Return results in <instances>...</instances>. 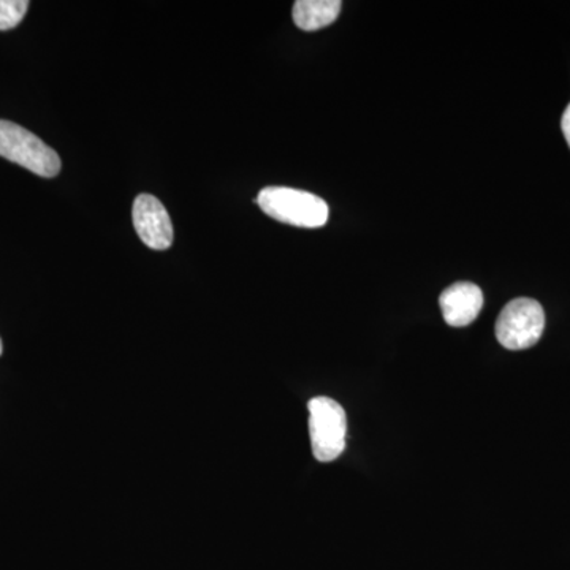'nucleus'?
<instances>
[{
    "instance_id": "obj_1",
    "label": "nucleus",
    "mask_w": 570,
    "mask_h": 570,
    "mask_svg": "<svg viewBox=\"0 0 570 570\" xmlns=\"http://www.w3.org/2000/svg\"><path fill=\"white\" fill-rule=\"evenodd\" d=\"M255 202L266 216L295 227H324L330 216L328 205L321 197L291 187H265Z\"/></svg>"
},
{
    "instance_id": "obj_2",
    "label": "nucleus",
    "mask_w": 570,
    "mask_h": 570,
    "mask_svg": "<svg viewBox=\"0 0 570 570\" xmlns=\"http://www.w3.org/2000/svg\"><path fill=\"white\" fill-rule=\"evenodd\" d=\"M0 157L21 165L41 178H55L61 171L59 154L18 124L0 119Z\"/></svg>"
},
{
    "instance_id": "obj_3",
    "label": "nucleus",
    "mask_w": 570,
    "mask_h": 570,
    "mask_svg": "<svg viewBox=\"0 0 570 570\" xmlns=\"http://www.w3.org/2000/svg\"><path fill=\"white\" fill-rule=\"evenodd\" d=\"M309 409V434L314 459L330 463L346 449L347 415L337 401L328 396L313 397Z\"/></svg>"
},
{
    "instance_id": "obj_4",
    "label": "nucleus",
    "mask_w": 570,
    "mask_h": 570,
    "mask_svg": "<svg viewBox=\"0 0 570 570\" xmlns=\"http://www.w3.org/2000/svg\"><path fill=\"white\" fill-rule=\"evenodd\" d=\"M546 330V311L532 298H515L504 306L497 321V337L509 351H524L539 343Z\"/></svg>"
},
{
    "instance_id": "obj_5",
    "label": "nucleus",
    "mask_w": 570,
    "mask_h": 570,
    "mask_svg": "<svg viewBox=\"0 0 570 570\" xmlns=\"http://www.w3.org/2000/svg\"><path fill=\"white\" fill-rule=\"evenodd\" d=\"M134 227L146 246L165 250L174 245L175 232L170 214L154 195L141 194L135 198L132 209Z\"/></svg>"
},
{
    "instance_id": "obj_6",
    "label": "nucleus",
    "mask_w": 570,
    "mask_h": 570,
    "mask_svg": "<svg viewBox=\"0 0 570 570\" xmlns=\"http://www.w3.org/2000/svg\"><path fill=\"white\" fill-rule=\"evenodd\" d=\"M442 317L450 326H468L479 317L483 292L472 283H456L445 288L439 298Z\"/></svg>"
},
{
    "instance_id": "obj_7",
    "label": "nucleus",
    "mask_w": 570,
    "mask_h": 570,
    "mask_svg": "<svg viewBox=\"0 0 570 570\" xmlns=\"http://www.w3.org/2000/svg\"><path fill=\"white\" fill-rule=\"evenodd\" d=\"M341 7L340 0H298L294 6L295 24L302 31H318L336 21Z\"/></svg>"
},
{
    "instance_id": "obj_8",
    "label": "nucleus",
    "mask_w": 570,
    "mask_h": 570,
    "mask_svg": "<svg viewBox=\"0 0 570 570\" xmlns=\"http://www.w3.org/2000/svg\"><path fill=\"white\" fill-rule=\"evenodd\" d=\"M28 0H0V31L17 28L28 13Z\"/></svg>"
},
{
    "instance_id": "obj_9",
    "label": "nucleus",
    "mask_w": 570,
    "mask_h": 570,
    "mask_svg": "<svg viewBox=\"0 0 570 570\" xmlns=\"http://www.w3.org/2000/svg\"><path fill=\"white\" fill-rule=\"evenodd\" d=\"M561 129L570 148V105L566 108L564 115H562Z\"/></svg>"
},
{
    "instance_id": "obj_10",
    "label": "nucleus",
    "mask_w": 570,
    "mask_h": 570,
    "mask_svg": "<svg viewBox=\"0 0 570 570\" xmlns=\"http://www.w3.org/2000/svg\"><path fill=\"white\" fill-rule=\"evenodd\" d=\"M3 346H2V340H0V355H2Z\"/></svg>"
}]
</instances>
